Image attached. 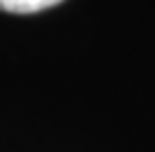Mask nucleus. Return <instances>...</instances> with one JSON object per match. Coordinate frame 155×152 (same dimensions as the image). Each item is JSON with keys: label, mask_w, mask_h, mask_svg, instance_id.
<instances>
[{"label": "nucleus", "mask_w": 155, "mask_h": 152, "mask_svg": "<svg viewBox=\"0 0 155 152\" xmlns=\"http://www.w3.org/2000/svg\"><path fill=\"white\" fill-rule=\"evenodd\" d=\"M64 0H0V11L9 14H37V11L50 9Z\"/></svg>", "instance_id": "obj_1"}]
</instances>
